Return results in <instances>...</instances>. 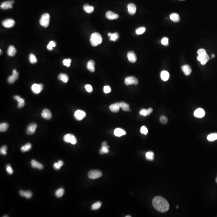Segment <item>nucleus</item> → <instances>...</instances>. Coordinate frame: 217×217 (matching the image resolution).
Listing matches in <instances>:
<instances>
[{
    "label": "nucleus",
    "instance_id": "13d9d810",
    "mask_svg": "<svg viewBox=\"0 0 217 217\" xmlns=\"http://www.w3.org/2000/svg\"><path fill=\"white\" fill-rule=\"evenodd\" d=\"M131 217V216H129V215H127V216H126V217Z\"/></svg>",
    "mask_w": 217,
    "mask_h": 217
},
{
    "label": "nucleus",
    "instance_id": "6ab92c4d",
    "mask_svg": "<svg viewBox=\"0 0 217 217\" xmlns=\"http://www.w3.org/2000/svg\"><path fill=\"white\" fill-rule=\"evenodd\" d=\"M14 99L18 102V108H21L24 107L25 105V100L23 99L18 95L14 96Z\"/></svg>",
    "mask_w": 217,
    "mask_h": 217
},
{
    "label": "nucleus",
    "instance_id": "de8ad7c7",
    "mask_svg": "<svg viewBox=\"0 0 217 217\" xmlns=\"http://www.w3.org/2000/svg\"><path fill=\"white\" fill-rule=\"evenodd\" d=\"M6 171L7 173L10 175H11L13 172V170L12 169V167L9 164H7L6 166Z\"/></svg>",
    "mask_w": 217,
    "mask_h": 217
},
{
    "label": "nucleus",
    "instance_id": "a211bd4d",
    "mask_svg": "<svg viewBox=\"0 0 217 217\" xmlns=\"http://www.w3.org/2000/svg\"><path fill=\"white\" fill-rule=\"evenodd\" d=\"M181 70H182V71L183 72L184 74L187 76L190 75L192 72L191 68L190 67L189 65H187V64L183 65V66H182L181 67Z\"/></svg>",
    "mask_w": 217,
    "mask_h": 217
},
{
    "label": "nucleus",
    "instance_id": "6e6d98bb",
    "mask_svg": "<svg viewBox=\"0 0 217 217\" xmlns=\"http://www.w3.org/2000/svg\"><path fill=\"white\" fill-rule=\"evenodd\" d=\"M147 111L148 115H149L151 113H152V111H153V109H152V108H150L148 109H147Z\"/></svg>",
    "mask_w": 217,
    "mask_h": 217
},
{
    "label": "nucleus",
    "instance_id": "37998d69",
    "mask_svg": "<svg viewBox=\"0 0 217 217\" xmlns=\"http://www.w3.org/2000/svg\"><path fill=\"white\" fill-rule=\"evenodd\" d=\"M56 43L54 41H51L49 42L47 46V48L49 50H52L53 48L56 46Z\"/></svg>",
    "mask_w": 217,
    "mask_h": 217
},
{
    "label": "nucleus",
    "instance_id": "72a5a7b5",
    "mask_svg": "<svg viewBox=\"0 0 217 217\" xmlns=\"http://www.w3.org/2000/svg\"><path fill=\"white\" fill-rule=\"evenodd\" d=\"M207 139L208 141L213 142L217 140V133H212L207 136Z\"/></svg>",
    "mask_w": 217,
    "mask_h": 217
},
{
    "label": "nucleus",
    "instance_id": "393cba45",
    "mask_svg": "<svg viewBox=\"0 0 217 217\" xmlns=\"http://www.w3.org/2000/svg\"><path fill=\"white\" fill-rule=\"evenodd\" d=\"M160 77L162 80L164 81H167L170 78V74L168 71L164 70L160 74Z\"/></svg>",
    "mask_w": 217,
    "mask_h": 217
},
{
    "label": "nucleus",
    "instance_id": "dca6fc26",
    "mask_svg": "<svg viewBox=\"0 0 217 217\" xmlns=\"http://www.w3.org/2000/svg\"><path fill=\"white\" fill-rule=\"evenodd\" d=\"M106 17L108 19L112 20L117 19L119 17L118 14L111 11H107L106 13Z\"/></svg>",
    "mask_w": 217,
    "mask_h": 217
},
{
    "label": "nucleus",
    "instance_id": "5fc2aeb1",
    "mask_svg": "<svg viewBox=\"0 0 217 217\" xmlns=\"http://www.w3.org/2000/svg\"><path fill=\"white\" fill-rule=\"evenodd\" d=\"M85 87L86 91L89 93H91L93 91V87H92L91 85L87 84L85 86Z\"/></svg>",
    "mask_w": 217,
    "mask_h": 217
},
{
    "label": "nucleus",
    "instance_id": "4c0bfd02",
    "mask_svg": "<svg viewBox=\"0 0 217 217\" xmlns=\"http://www.w3.org/2000/svg\"><path fill=\"white\" fill-rule=\"evenodd\" d=\"M119 34L117 33H111L109 39L111 41H116L119 39Z\"/></svg>",
    "mask_w": 217,
    "mask_h": 217
},
{
    "label": "nucleus",
    "instance_id": "c9c22d12",
    "mask_svg": "<svg viewBox=\"0 0 217 217\" xmlns=\"http://www.w3.org/2000/svg\"><path fill=\"white\" fill-rule=\"evenodd\" d=\"M64 193V190L63 188H60L59 189L56 190L55 192V195L56 197H61L63 196Z\"/></svg>",
    "mask_w": 217,
    "mask_h": 217
},
{
    "label": "nucleus",
    "instance_id": "f257e3e1",
    "mask_svg": "<svg viewBox=\"0 0 217 217\" xmlns=\"http://www.w3.org/2000/svg\"><path fill=\"white\" fill-rule=\"evenodd\" d=\"M152 205L155 209L161 213L167 212L170 208L167 200L160 196H157L153 199Z\"/></svg>",
    "mask_w": 217,
    "mask_h": 217
},
{
    "label": "nucleus",
    "instance_id": "2f4dec72",
    "mask_svg": "<svg viewBox=\"0 0 217 217\" xmlns=\"http://www.w3.org/2000/svg\"><path fill=\"white\" fill-rule=\"evenodd\" d=\"M31 147H32V145L31 144L27 143L21 147V150L22 152H26L27 151L30 150L31 149Z\"/></svg>",
    "mask_w": 217,
    "mask_h": 217
},
{
    "label": "nucleus",
    "instance_id": "e433bc0d",
    "mask_svg": "<svg viewBox=\"0 0 217 217\" xmlns=\"http://www.w3.org/2000/svg\"><path fill=\"white\" fill-rule=\"evenodd\" d=\"M64 165V162L62 160H59L57 163H55L54 164V168L56 170H59L60 168Z\"/></svg>",
    "mask_w": 217,
    "mask_h": 217
},
{
    "label": "nucleus",
    "instance_id": "c756f323",
    "mask_svg": "<svg viewBox=\"0 0 217 217\" xmlns=\"http://www.w3.org/2000/svg\"><path fill=\"white\" fill-rule=\"evenodd\" d=\"M58 79L59 80H61L64 83H66L68 82L69 78H68V76L67 74L62 73L59 75Z\"/></svg>",
    "mask_w": 217,
    "mask_h": 217
},
{
    "label": "nucleus",
    "instance_id": "79ce46f5",
    "mask_svg": "<svg viewBox=\"0 0 217 217\" xmlns=\"http://www.w3.org/2000/svg\"><path fill=\"white\" fill-rule=\"evenodd\" d=\"M146 31V28L144 27H141L137 29L136 30V33L137 35H140L144 33Z\"/></svg>",
    "mask_w": 217,
    "mask_h": 217
},
{
    "label": "nucleus",
    "instance_id": "a878e982",
    "mask_svg": "<svg viewBox=\"0 0 217 217\" xmlns=\"http://www.w3.org/2000/svg\"><path fill=\"white\" fill-rule=\"evenodd\" d=\"M95 63L93 60H89L87 63V68L88 70L91 72H94L95 70Z\"/></svg>",
    "mask_w": 217,
    "mask_h": 217
},
{
    "label": "nucleus",
    "instance_id": "7c9ffc66",
    "mask_svg": "<svg viewBox=\"0 0 217 217\" xmlns=\"http://www.w3.org/2000/svg\"><path fill=\"white\" fill-rule=\"evenodd\" d=\"M120 107L124 111H130L129 105L125 102H121L120 103Z\"/></svg>",
    "mask_w": 217,
    "mask_h": 217
},
{
    "label": "nucleus",
    "instance_id": "473e14b6",
    "mask_svg": "<svg viewBox=\"0 0 217 217\" xmlns=\"http://www.w3.org/2000/svg\"><path fill=\"white\" fill-rule=\"evenodd\" d=\"M83 9L87 13H91L94 11V7L93 6H90L88 4L85 5L83 6Z\"/></svg>",
    "mask_w": 217,
    "mask_h": 217
},
{
    "label": "nucleus",
    "instance_id": "a19ab883",
    "mask_svg": "<svg viewBox=\"0 0 217 217\" xmlns=\"http://www.w3.org/2000/svg\"><path fill=\"white\" fill-rule=\"evenodd\" d=\"M29 59L30 62L31 64H35L37 62V60L36 58V56H35V55L33 54H31L29 55Z\"/></svg>",
    "mask_w": 217,
    "mask_h": 217
},
{
    "label": "nucleus",
    "instance_id": "f03ea898",
    "mask_svg": "<svg viewBox=\"0 0 217 217\" xmlns=\"http://www.w3.org/2000/svg\"><path fill=\"white\" fill-rule=\"evenodd\" d=\"M102 36L98 33H94L91 34L90 37V41L92 46H96L101 44L102 42Z\"/></svg>",
    "mask_w": 217,
    "mask_h": 217
},
{
    "label": "nucleus",
    "instance_id": "3c124183",
    "mask_svg": "<svg viewBox=\"0 0 217 217\" xmlns=\"http://www.w3.org/2000/svg\"><path fill=\"white\" fill-rule=\"evenodd\" d=\"M139 114L140 115H142V116H146L148 115V113H147V109H142L140 110L139 112Z\"/></svg>",
    "mask_w": 217,
    "mask_h": 217
},
{
    "label": "nucleus",
    "instance_id": "1a4fd4ad",
    "mask_svg": "<svg viewBox=\"0 0 217 217\" xmlns=\"http://www.w3.org/2000/svg\"><path fill=\"white\" fill-rule=\"evenodd\" d=\"M15 24V21L13 19H8L4 20L2 22V25L6 28H11Z\"/></svg>",
    "mask_w": 217,
    "mask_h": 217
},
{
    "label": "nucleus",
    "instance_id": "e2e57ef3",
    "mask_svg": "<svg viewBox=\"0 0 217 217\" xmlns=\"http://www.w3.org/2000/svg\"><path fill=\"white\" fill-rule=\"evenodd\" d=\"M181 1H183V0H181Z\"/></svg>",
    "mask_w": 217,
    "mask_h": 217
},
{
    "label": "nucleus",
    "instance_id": "58836bf2",
    "mask_svg": "<svg viewBox=\"0 0 217 217\" xmlns=\"http://www.w3.org/2000/svg\"><path fill=\"white\" fill-rule=\"evenodd\" d=\"M9 127V124L6 123H3L0 124V131L1 132H6Z\"/></svg>",
    "mask_w": 217,
    "mask_h": 217
},
{
    "label": "nucleus",
    "instance_id": "c85d7f7f",
    "mask_svg": "<svg viewBox=\"0 0 217 217\" xmlns=\"http://www.w3.org/2000/svg\"><path fill=\"white\" fill-rule=\"evenodd\" d=\"M170 19L175 23H177V22L180 21V16L177 13H172L170 15Z\"/></svg>",
    "mask_w": 217,
    "mask_h": 217
},
{
    "label": "nucleus",
    "instance_id": "6e6552de",
    "mask_svg": "<svg viewBox=\"0 0 217 217\" xmlns=\"http://www.w3.org/2000/svg\"><path fill=\"white\" fill-rule=\"evenodd\" d=\"M197 60L199 61L203 65H205L210 60L209 56L207 54L204 55H198L197 57Z\"/></svg>",
    "mask_w": 217,
    "mask_h": 217
},
{
    "label": "nucleus",
    "instance_id": "f704fd0d",
    "mask_svg": "<svg viewBox=\"0 0 217 217\" xmlns=\"http://www.w3.org/2000/svg\"><path fill=\"white\" fill-rule=\"evenodd\" d=\"M146 159L148 160L152 161L154 159V153L152 151H149L146 153Z\"/></svg>",
    "mask_w": 217,
    "mask_h": 217
},
{
    "label": "nucleus",
    "instance_id": "2eb2a0df",
    "mask_svg": "<svg viewBox=\"0 0 217 217\" xmlns=\"http://www.w3.org/2000/svg\"><path fill=\"white\" fill-rule=\"evenodd\" d=\"M42 117L47 120L51 119L52 117V115L50 111L47 109H45L42 111L41 113Z\"/></svg>",
    "mask_w": 217,
    "mask_h": 217
},
{
    "label": "nucleus",
    "instance_id": "f8f14e48",
    "mask_svg": "<svg viewBox=\"0 0 217 217\" xmlns=\"http://www.w3.org/2000/svg\"><path fill=\"white\" fill-rule=\"evenodd\" d=\"M205 111L202 108H198L194 113V116L198 118H203L205 116Z\"/></svg>",
    "mask_w": 217,
    "mask_h": 217
},
{
    "label": "nucleus",
    "instance_id": "423d86ee",
    "mask_svg": "<svg viewBox=\"0 0 217 217\" xmlns=\"http://www.w3.org/2000/svg\"><path fill=\"white\" fill-rule=\"evenodd\" d=\"M102 176V172L98 170H91L89 172L88 175V177L92 179H98Z\"/></svg>",
    "mask_w": 217,
    "mask_h": 217
},
{
    "label": "nucleus",
    "instance_id": "f3484780",
    "mask_svg": "<svg viewBox=\"0 0 217 217\" xmlns=\"http://www.w3.org/2000/svg\"><path fill=\"white\" fill-rule=\"evenodd\" d=\"M128 60L132 63H135L137 60V57L135 52L133 51H130L127 53Z\"/></svg>",
    "mask_w": 217,
    "mask_h": 217
},
{
    "label": "nucleus",
    "instance_id": "a18cd8bd",
    "mask_svg": "<svg viewBox=\"0 0 217 217\" xmlns=\"http://www.w3.org/2000/svg\"><path fill=\"white\" fill-rule=\"evenodd\" d=\"M71 60L70 59H65L63 61V65L65 66H67V67H69L70 66V64L71 63Z\"/></svg>",
    "mask_w": 217,
    "mask_h": 217
},
{
    "label": "nucleus",
    "instance_id": "bb28decb",
    "mask_svg": "<svg viewBox=\"0 0 217 217\" xmlns=\"http://www.w3.org/2000/svg\"><path fill=\"white\" fill-rule=\"evenodd\" d=\"M7 54L10 56H13L16 53V50L15 47L13 46H10L8 48L7 51Z\"/></svg>",
    "mask_w": 217,
    "mask_h": 217
},
{
    "label": "nucleus",
    "instance_id": "9d476101",
    "mask_svg": "<svg viewBox=\"0 0 217 217\" xmlns=\"http://www.w3.org/2000/svg\"><path fill=\"white\" fill-rule=\"evenodd\" d=\"M43 85L41 84H34L31 86V90L33 93L39 94L43 89Z\"/></svg>",
    "mask_w": 217,
    "mask_h": 217
},
{
    "label": "nucleus",
    "instance_id": "4be33fe9",
    "mask_svg": "<svg viewBox=\"0 0 217 217\" xmlns=\"http://www.w3.org/2000/svg\"><path fill=\"white\" fill-rule=\"evenodd\" d=\"M128 12L131 15H134L136 11V6L134 3H129L127 5Z\"/></svg>",
    "mask_w": 217,
    "mask_h": 217
},
{
    "label": "nucleus",
    "instance_id": "9b49d317",
    "mask_svg": "<svg viewBox=\"0 0 217 217\" xmlns=\"http://www.w3.org/2000/svg\"><path fill=\"white\" fill-rule=\"evenodd\" d=\"M19 77V73L16 70H13V74L10 76L8 78V82L10 84H13L18 79Z\"/></svg>",
    "mask_w": 217,
    "mask_h": 217
},
{
    "label": "nucleus",
    "instance_id": "cd10ccee",
    "mask_svg": "<svg viewBox=\"0 0 217 217\" xmlns=\"http://www.w3.org/2000/svg\"><path fill=\"white\" fill-rule=\"evenodd\" d=\"M114 134L115 136L117 137H120L126 134V132L125 130L120 129L117 128L114 130Z\"/></svg>",
    "mask_w": 217,
    "mask_h": 217
},
{
    "label": "nucleus",
    "instance_id": "ea45409f",
    "mask_svg": "<svg viewBox=\"0 0 217 217\" xmlns=\"http://www.w3.org/2000/svg\"><path fill=\"white\" fill-rule=\"evenodd\" d=\"M102 205V203L101 202H97L94 203L92 205L91 209L93 210H96L99 209Z\"/></svg>",
    "mask_w": 217,
    "mask_h": 217
},
{
    "label": "nucleus",
    "instance_id": "bf43d9fd",
    "mask_svg": "<svg viewBox=\"0 0 217 217\" xmlns=\"http://www.w3.org/2000/svg\"><path fill=\"white\" fill-rule=\"evenodd\" d=\"M216 182H217V178H216Z\"/></svg>",
    "mask_w": 217,
    "mask_h": 217
},
{
    "label": "nucleus",
    "instance_id": "49530a36",
    "mask_svg": "<svg viewBox=\"0 0 217 217\" xmlns=\"http://www.w3.org/2000/svg\"><path fill=\"white\" fill-rule=\"evenodd\" d=\"M7 148L6 146H2L0 149V152L1 154L2 155H5L7 154Z\"/></svg>",
    "mask_w": 217,
    "mask_h": 217
},
{
    "label": "nucleus",
    "instance_id": "680f3d73",
    "mask_svg": "<svg viewBox=\"0 0 217 217\" xmlns=\"http://www.w3.org/2000/svg\"><path fill=\"white\" fill-rule=\"evenodd\" d=\"M4 217H8V216H4Z\"/></svg>",
    "mask_w": 217,
    "mask_h": 217
},
{
    "label": "nucleus",
    "instance_id": "b1692460",
    "mask_svg": "<svg viewBox=\"0 0 217 217\" xmlns=\"http://www.w3.org/2000/svg\"><path fill=\"white\" fill-rule=\"evenodd\" d=\"M19 194L21 196L25 197L27 199H30L32 196V192L29 191H24L23 190H21L19 191Z\"/></svg>",
    "mask_w": 217,
    "mask_h": 217
},
{
    "label": "nucleus",
    "instance_id": "c03bdc74",
    "mask_svg": "<svg viewBox=\"0 0 217 217\" xmlns=\"http://www.w3.org/2000/svg\"><path fill=\"white\" fill-rule=\"evenodd\" d=\"M160 121L161 123L163 124H166L168 122V119L165 116H162L160 118Z\"/></svg>",
    "mask_w": 217,
    "mask_h": 217
},
{
    "label": "nucleus",
    "instance_id": "39448f33",
    "mask_svg": "<svg viewBox=\"0 0 217 217\" xmlns=\"http://www.w3.org/2000/svg\"><path fill=\"white\" fill-rule=\"evenodd\" d=\"M125 84L127 86L132 84L136 85L138 84V80L134 76H129L127 77L125 80Z\"/></svg>",
    "mask_w": 217,
    "mask_h": 217
},
{
    "label": "nucleus",
    "instance_id": "09e8293b",
    "mask_svg": "<svg viewBox=\"0 0 217 217\" xmlns=\"http://www.w3.org/2000/svg\"><path fill=\"white\" fill-rule=\"evenodd\" d=\"M161 43L162 45H164L166 46H168V39L167 37H164L161 40Z\"/></svg>",
    "mask_w": 217,
    "mask_h": 217
},
{
    "label": "nucleus",
    "instance_id": "4468645a",
    "mask_svg": "<svg viewBox=\"0 0 217 217\" xmlns=\"http://www.w3.org/2000/svg\"><path fill=\"white\" fill-rule=\"evenodd\" d=\"M37 127V124L36 123H33L30 124L27 129V133L29 135L33 134L35 132Z\"/></svg>",
    "mask_w": 217,
    "mask_h": 217
},
{
    "label": "nucleus",
    "instance_id": "603ef678",
    "mask_svg": "<svg viewBox=\"0 0 217 217\" xmlns=\"http://www.w3.org/2000/svg\"><path fill=\"white\" fill-rule=\"evenodd\" d=\"M140 132L142 134L146 135L148 133V130L145 126H143L141 127V129H140Z\"/></svg>",
    "mask_w": 217,
    "mask_h": 217
},
{
    "label": "nucleus",
    "instance_id": "8fccbe9b",
    "mask_svg": "<svg viewBox=\"0 0 217 217\" xmlns=\"http://www.w3.org/2000/svg\"><path fill=\"white\" fill-rule=\"evenodd\" d=\"M197 53L198 55H204L207 54L206 50L203 48L199 49L197 51Z\"/></svg>",
    "mask_w": 217,
    "mask_h": 217
},
{
    "label": "nucleus",
    "instance_id": "864d4df0",
    "mask_svg": "<svg viewBox=\"0 0 217 217\" xmlns=\"http://www.w3.org/2000/svg\"><path fill=\"white\" fill-rule=\"evenodd\" d=\"M103 91H104V93H109L111 91V89L110 88V86H105L103 88Z\"/></svg>",
    "mask_w": 217,
    "mask_h": 217
},
{
    "label": "nucleus",
    "instance_id": "7ed1b4c3",
    "mask_svg": "<svg viewBox=\"0 0 217 217\" xmlns=\"http://www.w3.org/2000/svg\"><path fill=\"white\" fill-rule=\"evenodd\" d=\"M50 19V16L48 13H44L41 16L39 23L41 26L44 27H47L49 25Z\"/></svg>",
    "mask_w": 217,
    "mask_h": 217
},
{
    "label": "nucleus",
    "instance_id": "ddd939ff",
    "mask_svg": "<svg viewBox=\"0 0 217 217\" xmlns=\"http://www.w3.org/2000/svg\"><path fill=\"white\" fill-rule=\"evenodd\" d=\"M14 3L13 0H11V1H5L1 3V9L6 10L9 8H12L13 4Z\"/></svg>",
    "mask_w": 217,
    "mask_h": 217
},
{
    "label": "nucleus",
    "instance_id": "412c9836",
    "mask_svg": "<svg viewBox=\"0 0 217 217\" xmlns=\"http://www.w3.org/2000/svg\"><path fill=\"white\" fill-rule=\"evenodd\" d=\"M109 146L107 145V143L106 142H104L102 143V147L100 149V154H107L109 152Z\"/></svg>",
    "mask_w": 217,
    "mask_h": 217
},
{
    "label": "nucleus",
    "instance_id": "052dcab7",
    "mask_svg": "<svg viewBox=\"0 0 217 217\" xmlns=\"http://www.w3.org/2000/svg\"></svg>",
    "mask_w": 217,
    "mask_h": 217
},
{
    "label": "nucleus",
    "instance_id": "4d7b16f0",
    "mask_svg": "<svg viewBox=\"0 0 217 217\" xmlns=\"http://www.w3.org/2000/svg\"><path fill=\"white\" fill-rule=\"evenodd\" d=\"M211 58H213L215 57V55L214 54H212L211 55Z\"/></svg>",
    "mask_w": 217,
    "mask_h": 217
},
{
    "label": "nucleus",
    "instance_id": "aec40b11",
    "mask_svg": "<svg viewBox=\"0 0 217 217\" xmlns=\"http://www.w3.org/2000/svg\"><path fill=\"white\" fill-rule=\"evenodd\" d=\"M120 103H116L110 105L109 106V109L110 111L113 113H117L119 112L120 109Z\"/></svg>",
    "mask_w": 217,
    "mask_h": 217
},
{
    "label": "nucleus",
    "instance_id": "0eeeda50",
    "mask_svg": "<svg viewBox=\"0 0 217 217\" xmlns=\"http://www.w3.org/2000/svg\"><path fill=\"white\" fill-rule=\"evenodd\" d=\"M74 117L78 121H81L86 117V113L82 110H78L74 113Z\"/></svg>",
    "mask_w": 217,
    "mask_h": 217
},
{
    "label": "nucleus",
    "instance_id": "5701e85b",
    "mask_svg": "<svg viewBox=\"0 0 217 217\" xmlns=\"http://www.w3.org/2000/svg\"><path fill=\"white\" fill-rule=\"evenodd\" d=\"M31 165L32 168H37L39 170H42L44 168L43 165L35 160H33L31 161Z\"/></svg>",
    "mask_w": 217,
    "mask_h": 217
},
{
    "label": "nucleus",
    "instance_id": "20e7f679",
    "mask_svg": "<svg viewBox=\"0 0 217 217\" xmlns=\"http://www.w3.org/2000/svg\"><path fill=\"white\" fill-rule=\"evenodd\" d=\"M64 141L66 143H70L71 144L75 145L77 143V140L76 137L72 134H67L63 138Z\"/></svg>",
    "mask_w": 217,
    "mask_h": 217
}]
</instances>
